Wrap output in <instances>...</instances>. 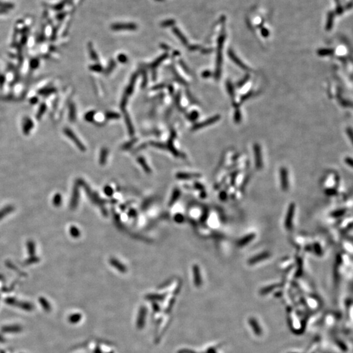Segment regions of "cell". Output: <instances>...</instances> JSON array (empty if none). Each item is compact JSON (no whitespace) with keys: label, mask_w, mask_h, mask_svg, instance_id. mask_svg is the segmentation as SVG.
Instances as JSON below:
<instances>
[{"label":"cell","mask_w":353,"mask_h":353,"mask_svg":"<svg viewBox=\"0 0 353 353\" xmlns=\"http://www.w3.org/2000/svg\"><path fill=\"white\" fill-rule=\"evenodd\" d=\"M151 145L156 147V148H161V149H165L167 147L165 146L164 144L162 143H159V142H151Z\"/></svg>","instance_id":"4dcf8cb0"},{"label":"cell","mask_w":353,"mask_h":353,"mask_svg":"<svg viewBox=\"0 0 353 353\" xmlns=\"http://www.w3.org/2000/svg\"><path fill=\"white\" fill-rule=\"evenodd\" d=\"M193 272H194V281L195 284L197 286H200L201 284V278H200V269L197 266H194L193 267Z\"/></svg>","instance_id":"9a60e30c"},{"label":"cell","mask_w":353,"mask_h":353,"mask_svg":"<svg viewBox=\"0 0 353 353\" xmlns=\"http://www.w3.org/2000/svg\"><path fill=\"white\" fill-rule=\"evenodd\" d=\"M175 23V21L173 19H169L167 20H164L162 22L161 26L162 27H169V26H172Z\"/></svg>","instance_id":"4316f807"},{"label":"cell","mask_w":353,"mask_h":353,"mask_svg":"<svg viewBox=\"0 0 353 353\" xmlns=\"http://www.w3.org/2000/svg\"><path fill=\"white\" fill-rule=\"evenodd\" d=\"M254 236H255V235L253 234V233H250V234H249V235H246V236H245L244 238L241 239V240L239 241V245L241 246V247H242V246L246 245L248 244L250 241H252V240L254 239Z\"/></svg>","instance_id":"ac0fdd59"},{"label":"cell","mask_w":353,"mask_h":353,"mask_svg":"<svg viewBox=\"0 0 353 353\" xmlns=\"http://www.w3.org/2000/svg\"><path fill=\"white\" fill-rule=\"evenodd\" d=\"M202 77L204 78H209L211 75V72L209 71H205L202 73Z\"/></svg>","instance_id":"74e56055"},{"label":"cell","mask_w":353,"mask_h":353,"mask_svg":"<svg viewBox=\"0 0 353 353\" xmlns=\"http://www.w3.org/2000/svg\"><path fill=\"white\" fill-rule=\"evenodd\" d=\"M111 28L115 31L136 30L137 28V26L133 23H119L112 25Z\"/></svg>","instance_id":"7a4b0ae2"},{"label":"cell","mask_w":353,"mask_h":353,"mask_svg":"<svg viewBox=\"0 0 353 353\" xmlns=\"http://www.w3.org/2000/svg\"><path fill=\"white\" fill-rule=\"evenodd\" d=\"M332 52H333L332 50L331 49H323L319 51V54L321 56H324L326 55H330Z\"/></svg>","instance_id":"d6a6232c"},{"label":"cell","mask_w":353,"mask_h":353,"mask_svg":"<svg viewBox=\"0 0 353 353\" xmlns=\"http://www.w3.org/2000/svg\"><path fill=\"white\" fill-rule=\"evenodd\" d=\"M6 302L9 305L16 306L21 309L26 310V311H31V310L33 309V306H32L31 304L24 302H17L13 299H7L6 300Z\"/></svg>","instance_id":"5b68a950"},{"label":"cell","mask_w":353,"mask_h":353,"mask_svg":"<svg viewBox=\"0 0 353 353\" xmlns=\"http://www.w3.org/2000/svg\"><path fill=\"white\" fill-rule=\"evenodd\" d=\"M269 256V254L267 253H262L259 255H257L254 256V257L251 258L249 260V263L250 264H255V263H257L258 262H260L263 260H265L266 258H267V257Z\"/></svg>","instance_id":"8fae6325"},{"label":"cell","mask_w":353,"mask_h":353,"mask_svg":"<svg viewBox=\"0 0 353 353\" xmlns=\"http://www.w3.org/2000/svg\"><path fill=\"white\" fill-rule=\"evenodd\" d=\"M164 87V84H158L156 86H155L154 87H153V90H159V89H161L162 88Z\"/></svg>","instance_id":"60d3db41"},{"label":"cell","mask_w":353,"mask_h":353,"mask_svg":"<svg viewBox=\"0 0 353 353\" xmlns=\"http://www.w3.org/2000/svg\"><path fill=\"white\" fill-rule=\"evenodd\" d=\"M168 54H164V55H162L161 56H160L159 58H158L156 60L151 64V67H152V68L157 67L160 63H161L164 60H165V59L168 58Z\"/></svg>","instance_id":"d6986e66"},{"label":"cell","mask_w":353,"mask_h":353,"mask_svg":"<svg viewBox=\"0 0 353 353\" xmlns=\"http://www.w3.org/2000/svg\"><path fill=\"white\" fill-rule=\"evenodd\" d=\"M294 211H295V205L294 204H291L289 205V207H288L285 221V226L287 229H290L292 228Z\"/></svg>","instance_id":"277c9868"},{"label":"cell","mask_w":353,"mask_h":353,"mask_svg":"<svg viewBox=\"0 0 353 353\" xmlns=\"http://www.w3.org/2000/svg\"><path fill=\"white\" fill-rule=\"evenodd\" d=\"M137 162L141 164V165L142 166V168L144 169V170L145 171V172L147 173H151V168L148 167V165H147V164L146 163L145 159L142 157H139L137 158Z\"/></svg>","instance_id":"ffe728a7"},{"label":"cell","mask_w":353,"mask_h":353,"mask_svg":"<svg viewBox=\"0 0 353 353\" xmlns=\"http://www.w3.org/2000/svg\"><path fill=\"white\" fill-rule=\"evenodd\" d=\"M91 69H92L93 71L96 72H101L103 70V67L99 65V64H97V65H94L91 67Z\"/></svg>","instance_id":"836d02e7"},{"label":"cell","mask_w":353,"mask_h":353,"mask_svg":"<svg viewBox=\"0 0 353 353\" xmlns=\"http://www.w3.org/2000/svg\"><path fill=\"white\" fill-rule=\"evenodd\" d=\"M335 2L336 4V13L337 14H342L343 11V9L342 7L341 3H340V0H335Z\"/></svg>","instance_id":"83f0119b"},{"label":"cell","mask_w":353,"mask_h":353,"mask_svg":"<svg viewBox=\"0 0 353 353\" xmlns=\"http://www.w3.org/2000/svg\"><path fill=\"white\" fill-rule=\"evenodd\" d=\"M180 194H181L180 190H179V189H175V190H174V192H173V195H172V199H171V200H170L169 205L173 204L175 202V201L179 198V197Z\"/></svg>","instance_id":"603a6c76"},{"label":"cell","mask_w":353,"mask_h":353,"mask_svg":"<svg viewBox=\"0 0 353 353\" xmlns=\"http://www.w3.org/2000/svg\"><path fill=\"white\" fill-rule=\"evenodd\" d=\"M110 263L112 266H113L115 267H116V269H118L121 272H125L126 271V267L124 265H122L120 262H119V261H117L116 260H115V258L111 259Z\"/></svg>","instance_id":"2e32d148"},{"label":"cell","mask_w":353,"mask_h":353,"mask_svg":"<svg viewBox=\"0 0 353 353\" xmlns=\"http://www.w3.org/2000/svg\"><path fill=\"white\" fill-rule=\"evenodd\" d=\"M115 67H116V62L114 60H111L109 63L108 67H107V69H106L105 73L108 74V75L110 73L112 72V71L113 70Z\"/></svg>","instance_id":"484cf974"},{"label":"cell","mask_w":353,"mask_h":353,"mask_svg":"<svg viewBox=\"0 0 353 353\" xmlns=\"http://www.w3.org/2000/svg\"><path fill=\"white\" fill-rule=\"evenodd\" d=\"M136 141H137L136 139H133V140H131L130 141L126 143L124 146H122V148H124V150H126V149H128V148H131V147L133 146V144H134V143L136 142Z\"/></svg>","instance_id":"f1b7e54d"},{"label":"cell","mask_w":353,"mask_h":353,"mask_svg":"<svg viewBox=\"0 0 353 353\" xmlns=\"http://www.w3.org/2000/svg\"><path fill=\"white\" fill-rule=\"evenodd\" d=\"M82 316L79 313H75V314H71L70 317H69V322L70 323L72 324H75L77 323L80 321V320L81 319Z\"/></svg>","instance_id":"44dd1931"},{"label":"cell","mask_w":353,"mask_h":353,"mask_svg":"<svg viewBox=\"0 0 353 353\" xmlns=\"http://www.w3.org/2000/svg\"><path fill=\"white\" fill-rule=\"evenodd\" d=\"M261 34L263 37H266L269 35V31L266 28H262V30H261Z\"/></svg>","instance_id":"d590c367"},{"label":"cell","mask_w":353,"mask_h":353,"mask_svg":"<svg viewBox=\"0 0 353 353\" xmlns=\"http://www.w3.org/2000/svg\"><path fill=\"white\" fill-rule=\"evenodd\" d=\"M40 303L41 304L43 308L47 312H50L51 309V306L49 305V303L47 302L46 299H43V298L40 299Z\"/></svg>","instance_id":"cb8c5ba5"},{"label":"cell","mask_w":353,"mask_h":353,"mask_svg":"<svg viewBox=\"0 0 353 353\" xmlns=\"http://www.w3.org/2000/svg\"><path fill=\"white\" fill-rule=\"evenodd\" d=\"M198 115H199V114H198V113H197V111H192V113L190 114L189 119H190V120H192V121H194V120H196L197 119V117H198Z\"/></svg>","instance_id":"1f68e13d"},{"label":"cell","mask_w":353,"mask_h":353,"mask_svg":"<svg viewBox=\"0 0 353 353\" xmlns=\"http://www.w3.org/2000/svg\"><path fill=\"white\" fill-rule=\"evenodd\" d=\"M254 152H255V159H256V166L257 168L260 169L262 166V155H261V151L260 148L258 145H255L254 147Z\"/></svg>","instance_id":"52a82bcc"},{"label":"cell","mask_w":353,"mask_h":353,"mask_svg":"<svg viewBox=\"0 0 353 353\" xmlns=\"http://www.w3.org/2000/svg\"><path fill=\"white\" fill-rule=\"evenodd\" d=\"M105 192L106 194H108V196H111V195H112V194L113 193V190H112V189L111 188L110 186L106 187L105 189Z\"/></svg>","instance_id":"e575fe53"},{"label":"cell","mask_w":353,"mask_h":353,"mask_svg":"<svg viewBox=\"0 0 353 353\" xmlns=\"http://www.w3.org/2000/svg\"><path fill=\"white\" fill-rule=\"evenodd\" d=\"M117 59H118V60H119V62H120V63H125L128 62V57L124 54L119 55V56H118Z\"/></svg>","instance_id":"f546056e"},{"label":"cell","mask_w":353,"mask_h":353,"mask_svg":"<svg viewBox=\"0 0 353 353\" xmlns=\"http://www.w3.org/2000/svg\"><path fill=\"white\" fill-rule=\"evenodd\" d=\"M5 341V340L4 339V338L2 335H0V343H4Z\"/></svg>","instance_id":"f6af8a7d"},{"label":"cell","mask_w":353,"mask_h":353,"mask_svg":"<svg viewBox=\"0 0 353 353\" xmlns=\"http://www.w3.org/2000/svg\"><path fill=\"white\" fill-rule=\"evenodd\" d=\"M180 63H181V67H183V68L185 69V71H186V72H189V70L188 67H187L185 66V64L184 63V62H180Z\"/></svg>","instance_id":"7bdbcfd3"},{"label":"cell","mask_w":353,"mask_h":353,"mask_svg":"<svg viewBox=\"0 0 353 353\" xmlns=\"http://www.w3.org/2000/svg\"><path fill=\"white\" fill-rule=\"evenodd\" d=\"M175 220L177 222H181L183 221V217L181 215H177L175 217Z\"/></svg>","instance_id":"ab89813d"},{"label":"cell","mask_w":353,"mask_h":353,"mask_svg":"<svg viewBox=\"0 0 353 353\" xmlns=\"http://www.w3.org/2000/svg\"><path fill=\"white\" fill-rule=\"evenodd\" d=\"M189 49L191 51H195L199 50L200 49V46H199V45H191L189 47Z\"/></svg>","instance_id":"8d00e7d4"},{"label":"cell","mask_w":353,"mask_h":353,"mask_svg":"<svg viewBox=\"0 0 353 353\" xmlns=\"http://www.w3.org/2000/svg\"><path fill=\"white\" fill-rule=\"evenodd\" d=\"M94 112H90V113H89L87 115V119H88V120H89V119H90V120H92V118H93V116H94Z\"/></svg>","instance_id":"b9f144b4"},{"label":"cell","mask_w":353,"mask_h":353,"mask_svg":"<svg viewBox=\"0 0 353 353\" xmlns=\"http://www.w3.org/2000/svg\"><path fill=\"white\" fill-rule=\"evenodd\" d=\"M161 47L163 48V49H164L165 50H167V49H169V47H168L167 45H164V44H163Z\"/></svg>","instance_id":"bcb514c9"},{"label":"cell","mask_w":353,"mask_h":353,"mask_svg":"<svg viewBox=\"0 0 353 353\" xmlns=\"http://www.w3.org/2000/svg\"><path fill=\"white\" fill-rule=\"evenodd\" d=\"M281 180L282 190H286L288 189V177L287 169L285 168H282L281 169Z\"/></svg>","instance_id":"8992f818"},{"label":"cell","mask_w":353,"mask_h":353,"mask_svg":"<svg viewBox=\"0 0 353 353\" xmlns=\"http://www.w3.org/2000/svg\"><path fill=\"white\" fill-rule=\"evenodd\" d=\"M228 55H229V58H231V60L232 61H233L235 63H236L238 66H239L241 68H242L243 69H248V67L246 66L242 62L240 61L239 59L236 56V55L234 54L233 51H232L231 50H229L228 51Z\"/></svg>","instance_id":"9c48e42d"},{"label":"cell","mask_w":353,"mask_h":353,"mask_svg":"<svg viewBox=\"0 0 353 353\" xmlns=\"http://www.w3.org/2000/svg\"><path fill=\"white\" fill-rule=\"evenodd\" d=\"M124 117H125V121H126V126L128 127V131H129L130 133V136H133L134 134V128H133V124L132 123V121L130 120V118L129 115L128 114V113H126V111H124Z\"/></svg>","instance_id":"30bf717a"},{"label":"cell","mask_w":353,"mask_h":353,"mask_svg":"<svg viewBox=\"0 0 353 353\" xmlns=\"http://www.w3.org/2000/svg\"><path fill=\"white\" fill-rule=\"evenodd\" d=\"M136 79H137V75H134L132 78L131 80V82L129 84V86L128 87V88L126 90V92H125V95L126 96H129L130 95H131L133 92V89H134V85L136 83Z\"/></svg>","instance_id":"7c38bea8"},{"label":"cell","mask_w":353,"mask_h":353,"mask_svg":"<svg viewBox=\"0 0 353 353\" xmlns=\"http://www.w3.org/2000/svg\"><path fill=\"white\" fill-rule=\"evenodd\" d=\"M199 175L195 173H179L176 174V177L180 179H188L194 177H198Z\"/></svg>","instance_id":"e0dca14e"},{"label":"cell","mask_w":353,"mask_h":353,"mask_svg":"<svg viewBox=\"0 0 353 353\" xmlns=\"http://www.w3.org/2000/svg\"><path fill=\"white\" fill-rule=\"evenodd\" d=\"M90 52H91V56L94 59V60H98V56L96 55V54L95 53V52L94 51V49H91L90 48Z\"/></svg>","instance_id":"f35d334b"},{"label":"cell","mask_w":353,"mask_h":353,"mask_svg":"<svg viewBox=\"0 0 353 353\" xmlns=\"http://www.w3.org/2000/svg\"><path fill=\"white\" fill-rule=\"evenodd\" d=\"M169 91H170L169 92L173 93V88L172 86H171V87L169 88Z\"/></svg>","instance_id":"7dc6e473"},{"label":"cell","mask_w":353,"mask_h":353,"mask_svg":"<svg viewBox=\"0 0 353 353\" xmlns=\"http://www.w3.org/2000/svg\"><path fill=\"white\" fill-rule=\"evenodd\" d=\"M334 13L330 11L328 14V19L326 24V30L327 31H330L331 28H332L334 24Z\"/></svg>","instance_id":"5bb4252c"},{"label":"cell","mask_w":353,"mask_h":353,"mask_svg":"<svg viewBox=\"0 0 353 353\" xmlns=\"http://www.w3.org/2000/svg\"><path fill=\"white\" fill-rule=\"evenodd\" d=\"M22 328L21 326L14 325V326H4L2 328V331L5 333H19L22 331Z\"/></svg>","instance_id":"ba28073f"},{"label":"cell","mask_w":353,"mask_h":353,"mask_svg":"<svg viewBox=\"0 0 353 353\" xmlns=\"http://www.w3.org/2000/svg\"><path fill=\"white\" fill-rule=\"evenodd\" d=\"M219 119H220V116L219 115H216V116H214L210 119H207V120H205L202 122H200V123H197V124H195L193 127H192V130H199L201 129V128L207 126H209L211 124H214V123L216 122L217 121H218Z\"/></svg>","instance_id":"3957f363"},{"label":"cell","mask_w":353,"mask_h":353,"mask_svg":"<svg viewBox=\"0 0 353 353\" xmlns=\"http://www.w3.org/2000/svg\"><path fill=\"white\" fill-rule=\"evenodd\" d=\"M225 41V35L222 34L218 39V46H217V67H216V73L215 77L217 79L220 77L221 73V65L222 60V49L224 45V42Z\"/></svg>","instance_id":"6da1fadb"},{"label":"cell","mask_w":353,"mask_h":353,"mask_svg":"<svg viewBox=\"0 0 353 353\" xmlns=\"http://www.w3.org/2000/svg\"><path fill=\"white\" fill-rule=\"evenodd\" d=\"M106 118L109 120L111 119H118L120 118V115L116 113H115V112H108V113H107L106 115Z\"/></svg>","instance_id":"d4e9b609"},{"label":"cell","mask_w":353,"mask_h":353,"mask_svg":"<svg viewBox=\"0 0 353 353\" xmlns=\"http://www.w3.org/2000/svg\"><path fill=\"white\" fill-rule=\"evenodd\" d=\"M173 33L176 35V36L179 39V40L182 42V43L185 45H186L187 44H188V41H187L186 38L177 28H173Z\"/></svg>","instance_id":"4fadbf2b"},{"label":"cell","mask_w":353,"mask_h":353,"mask_svg":"<svg viewBox=\"0 0 353 353\" xmlns=\"http://www.w3.org/2000/svg\"><path fill=\"white\" fill-rule=\"evenodd\" d=\"M108 150L106 148H103L102 150H101V155H100V163H101V164H104L105 163L106 158H107V156H108Z\"/></svg>","instance_id":"7402d4cb"},{"label":"cell","mask_w":353,"mask_h":353,"mask_svg":"<svg viewBox=\"0 0 353 353\" xmlns=\"http://www.w3.org/2000/svg\"><path fill=\"white\" fill-rule=\"evenodd\" d=\"M195 185H196V186H196V187H197V189H203V186H202V185H200V183H195Z\"/></svg>","instance_id":"ee69618b"}]
</instances>
